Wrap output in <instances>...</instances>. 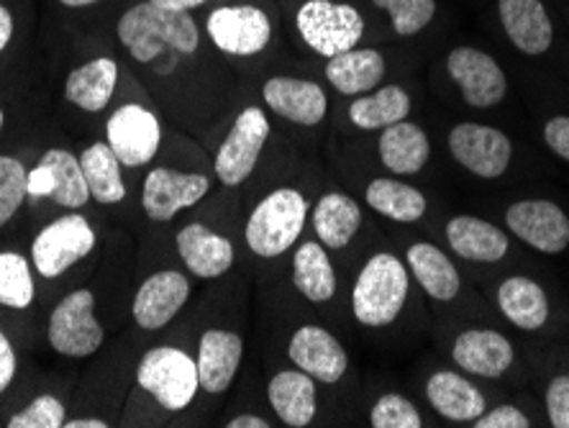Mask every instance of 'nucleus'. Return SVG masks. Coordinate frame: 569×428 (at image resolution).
Listing matches in <instances>:
<instances>
[{"mask_svg":"<svg viewBox=\"0 0 569 428\" xmlns=\"http://www.w3.org/2000/svg\"><path fill=\"white\" fill-rule=\"evenodd\" d=\"M244 355V341L239 334L208 329L198 341V377L200 388L211 396H221L231 388L233 377Z\"/></svg>","mask_w":569,"mask_h":428,"instance_id":"nucleus-18","label":"nucleus"},{"mask_svg":"<svg viewBox=\"0 0 569 428\" xmlns=\"http://www.w3.org/2000/svg\"><path fill=\"white\" fill-rule=\"evenodd\" d=\"M431 147L421 126L411 121H398L385 126L380 137V159L390 172L416 175L429 162Z\"/></svg>","mask_w":569,"mask_h":428,"instance_id":"nucleus-26","label":"nucleus"},{"mask_svg":"<svg viewBox=\"0 0 569 428\" xmlns=\"http://www.w3.org/2000/svg\"><path fill=\"white\" fill-rule=\"evenodd\" d=\"M96 249V231L80 213L60 216L31 241V262L41 277L54 280Z\"/></svg>","mask_w":569,"mask_h":428,"instance_id":"nucleus-7","label":"nucleus"},{"mask_svg":"<svg viewBox=\"0 0 569 428\" xmlns=\"http://www.w3.org/2000/svg\"><path fill=\"white\" fill-rule=\"evenodd\" d=\"M408 265H411L418 285H421L431 298L437 300L457 298L462 280H459L457 267L451 265V259L443 255L439 247L426 245V241L413 245L408 249Z\"/></svg>","mask_w":569,"mask_h":428,"instance_id":"nucleus-32","label":"nucleus"},{"mask_svg":"<svg viewBox=\"0 0 569 428\" xmlns=\"http://www.w3.org/2000/svg\"><path fill=\"white\" fill-rule=\"evenodd\" d=\"M362 226V208L345 192H326L313 208V229L321 245L345 249Z\"/></svg>","mask_w":569,"mask_h":428,"instance_id":"nucleus-28","label":"nucleus"},{"mask_svg":"<svg viewBox=\"0 0 569 428\" xmlns=\"http://www.w3.org/2000/svg\"><path fill=\"white\" fill-rule=\"evenodd\" d=\"M49 344L62 357H90L103 347L106 331L96 318V296L88 288L72 290L54 306L47 329Z\"/></svg>","mask_w":569,"mask_h":428,"instance_id":"nucleus-6","label":"nucleus"},{"mask_svg":"<svg viewBox=\"0 0 569 428\" xmlns=\"http://www.w3.org/2000/svg\"><path fill=\"white\" fill-rule=\"evenodd\" d=\"M106 141L123 167L149 165L162 141V126L149 108L127 103L108 116Z\"/></svg>","mask_w":569,"mask_h":428,"instance_id":"nucleus-10","label":"nucleus"},{"mask_svg":"<svg viewBox=\"0 0 569 428\" xmlns=\"http://www.w3.org/2000/svg\"><path fill=\"white\" fill-rule=\"evenodd\" d=\"M41 162L54 175V203H60L67 211H80L88 200H93L90 198L86 175H82L80 157L67 152V149H47Z\"/></svg>","mask_w":569,"mask_h":428,"instance_id":"nucleus-35","label":"nucleus"},{"mask_svg":"<svg viewBox=\"0 0 569 428\" xmlns=\"http://www.w3.org/2000/svg\"><path fill=\"white\" fill-rule=\"evenodd\" d=\"M408 298V272L396 255L380 251L359 272L351 290V310L365 326H388Z\"/></svg>","mask_w":569,"mask_h":428,"instance_id":"nucleus-2","label":"nucleus"},{"mask_svg":"<svg viewBox=\"0 0 569 428\" xmlns=\"http://www.w3.org/2000/svg\"><path fill=\"white\" fill-rule=\"evenodd\" d=\"M3 121H6V113H3V108H0V131H3Z\"/></svg>","mask_w":569,"mask_h":428,"instance_id":"nucleus-51","label":"nucleus"},{"mask_svg":"<svg viewBox=\"0 0 569 428\" xmlns=\"http://www.w3.org/2000/svg\"><path fill=\"white\" fill-rule=\"evenodd\" d=\"M498 306L510 324L523 331H537L549 318V300L531 277H508L498 288Z\"/></svg>","mask_w":569,"mask_h":428,"instance_id":"nucleus-29","label":"nucleus"},{"mask_svg":"<svg viewBox=\"0 0 569 428\" xmlns=\"http://www.w3.org/2000/svg\"><path fill=\"white\" fill-rule=\"evenodd\" d=\"M80 167L86 175L90 198L100 206L121 203L127 198V185L121 178V159L113 155L108 141H96L80 155Z\"/></svg>","mask_w":569,"mask_h":428,"instance_id":"nucleus-30","label":"nucleus"},{"mask_svg":"<svg viewBox=\"0 0 569 428\" xmlns=\"http://www.w3.org/2000/svg\"><path fill=\"white\" fill-rule=\"evenodd\" d=\"M208 190H211V180L206 175L157 167L147 175L144 188H141V208L152 221L167 223L180 211L200 203Z\"/></svg>","mask_w":569,"mask_h":428,"instance_id":"nucleus-11","label":"nucleus"},{"mask_svg":"<svg viewBox=\"0 0 569 428\" xmlns=\"http://www.w3.org/2000/svg\"><path fill=\"white\" fill-rule=\"evenodd\" d=\"M16 351H13V344L8 341V337L3 331H0V396L11 388L13 377H16Z\"/></svg>","mask_w":569,"mask_h":428,"instance_id":"nucleus-45","label":"nucleus"},{"mask_svg":"<svg viewBox=\"0 0 569 428\" xmlns=\"http://www.w3.org/2000/svg\"><path fill=\"white\" fill-rule=\"evenodd\" d=\"M208 37L223 54L254 57L272 39V23L257 6H221L208 16Z\"/></svg>","mask_w":569,"mask_h":428,"instance_id":"nucleus-9","label":"nucleus"},{"mask_svg":"<svg viewBox=\"0 0 569 428\" xmlns=\"http://www.w3.org/2000/svg\"><path fill=\"white\" fill-rule=\"evenodd\" d=\"M267 139H270V121H267L262 108H244L233 121L231 131L226 133L219 152H216V178L226 188H237V185L247 182L252 178Z\"/></svg>","mask_w":569,"mask_h":428,"instance_id":"nucleus-8","label":"nucleus"},{"mask_svg":"<svg viewBox=\"0 0 569 428\" xmlns=\"http://www.w3.org/2000/svg\"><path fill=\"white\" fill-rule=\"evenodd\" d=\"M372 3L390 13L392 29L400 37H413V33L429 27L433 13H437L433 0H372Z\"/></svg>","mask_w":569,"mask_h":428,"instance_id":"nucleus-38","label":"nucleus"},{"mask_svg":"<svg viewBox=\"0 0 569 428\" xmlns=\"http://www.w3.org/2000/svg\"><path fill=\"white\" fill-rule=\"evenodd\" d=\"M190 298L188 277L178 270H162L147 277L133 296V321L144 331H159L180 313Z\"/></svg>","mask_w":569,"mask_h":428,"instance_id":"nucleus-15","label":"nucleus"},{"mask_svg":"<svg viewBox=\"0 0 569 428\" xmlns=\"http://www.w3.org/2000/svg\"><path fill=\"white\" fill-rule=\"evenodd\" d=\"M29 170L16 157L0 155V229L19 213L27 200Z\"/></svg>","mask_w":569,"mask_h":428,"instance_id":"nucleus-37","label":"nucleus"},{"mask_svg":"<svg viewBox=\"0 0 569 428\" xmlns=\"http://www.w3.org/2000/svg\"><path fill=\"white\" fill-rule=\"evenodd\" d=\"M116 37L141 64H152L167 49L192 54L200 44L198 23L188 11H170L152 0L131 6L116 23Z\"/></svg>","mask_w":569,"mask_h":428,"instance_id":"nucleus-1","label":"nucleus"},{"mask_svg":"<svg viewBox=\"0 0 569 428\" xmlns=\"http://www.w3.org/2000/svg\"><path fill=\"white\" fill-rule=\"evenodd\" d=\"M267 396L284 426L306 428L316 418V382L303 369H282L274 375Z\"/></svg>","mask_w":569,"mask_h":428,"instance_id":"nucleus-23","label":"nucleus"},{"mask_svg":"<svg viewBox=\"0 0 569 428\" xmlns=\"http://www.w3.org/2000/svg\"><path fill=\"white\" fill-rule=\"evenodd\" d=\"M292 282L300 296L311 303H326L337 292V272H333L331 259L326 257L323 245L306 241L292 257Z\"/></svg>","mask_w":569,"mask_h":428,"instance_id":"nucleus-31","label":"nucleus"},{"mask_svg":"<svg viewBox=\"0 0 569 428\" xmlns=\"http://www.w3.org/2000/svg\"><path fill=\"white\" fill-rule=\"evenodd\" d=\"M506 223L518 239L543 251V255H559L569 245V218L551 200H521L513 203L506 213Z\"/></svg>","mask_w":569,"mask_h":428,"instance_id":"nucleus-14","label":"nucleus"},{"mask_svg":"<svg viewBox=\"0 0 569 428\" xmlns=\"http://www.w3.org/2000/svg\"><path fill=\"white\" fill-rule=\"evenodd\" d=\"M27 196L29 198H52L54 196V175L44 162H41V159L33 170H29Z\"/></svg>","mask_w":569,"mask_h":428,"instance_id":"nucleus-44","label":"nucleus"},{"mask_svg":"<svg viewBox=\"0 0 569 428\" xmlns=\"http://www.w3.org/2000/svg\"><path fill=\"white\" fill-rule=\"evenodd\" d=\"M455 362L480 377H500L513 365V347L503 334L490 329H470L455 341Z\"/></svg>","mask_w":569,"mask_h":428,"instance_id":"nucleus-21","label":"nucleus"},{"mask_svg":"<svg viewBox=\"0 0 569 428\" xmlns=\"http://www.w3.org/2000/svg\"><path fill=\"white\" fill-rule=\"evenodd\" d=\"M288 355L298 369H303L313 380L326 385H337L349 365L347 351L339 339L321 329V326H300L292 334Z\"/></svg>","mask_w":569,"mask_h":428,"instance_id":"nucleus-16","label":"nucleus"},{"mask_svg":"<svg viewBox=\"0 0 569 428\" xmlns=\"http://www.w3.org/2000/svg\"><path fill=\"white\" fill-rule=\"evenodd\" d=\"M543 141L549 149L569 162V116H557L543 126Z\"/></svg>","mask_w":569,"mask_h":428,"instance_id":"nucleus-43","label":"nucleus"},{"mask_svg":"<svg viewBox=\"0 0 569 428\" xmlns=\"http://www.w3.org/2000/svg\"><path fill=\"white\" fill-rule=\"evenodd\" d=\"M116 82H119V64L111 57H98L67 74L64 98L80 111L100 113L111 103Z\"/></svg>","mask_w":569,"mask_h":428,"instance_id":"nucleus-22","label":"nucleus"},{"mask_svg":"<svg viewBox=\"0 0 569 428\" xmlns=\"http://www.w3.org/2000/svg\"><path fill=\"white\" fill-rule=\"evenodd\" d=\"M475 428H529L531 421L516 406H498L475 418Z\"/></svg>","mask_w":569,"mask_h":428,"instance_id":"nucleus-42","label":"nucleus"},{"mask_svg":"<svg viewBox=\"0 0 569 428\" xmlns=\"http://www.w3.org/2000/svg\"><path fill=\"white\" fill-rule=\"evenodd\" d=\"M426 398L437 408L439 416L459 424L475 421V418H480L488 410L482 392L467 377L449 372V369L429 377V382H426Z\"/></svg>","mask_w":569,"mask_h":428,"instance_id":"nucleus-24","label":"nucleus"},{"mask_svg":"<svg viewBox=\"0 0 569 428\" xmlns=\"http://www.w3.org/2000/svg\"><path fill=\"white\" fill-rule=\"evenodd\" d=\"M408 113H411V96L400 86H385L375 90L372 96L357 98L349 106L351 123L365 131L385 129V126L406 121Z\"/></svg>","mask_w":569,"mask_h":428,"instance_id":"nucleus-33","label":"nucleus"},{"mask_svg":"<svg viewBox=\"0 0 569 428\" xmlns=\"http://www.w3.org/2000/svg\"><path fill=\"white\" fill-rule=\"evenodd\" d=\"M152 3L162 6V8H170V11H192V8L203 6L206 0H152Z\"/></svg>","mask_w":569,"mask_h":428,"instance_id":"nucleus-48","label":"nucleus"},{"mask_svg":"<svg viewBox=\"0 0 569 428\" xmlns=\"http://www.w3.org/2000/svg\"><path fill=\"white\" fill-rule=\"evenodd\" d=\"M264 103L274 113L298 126H318L329 111V98L323 88L311 80L298 78H270L262 88Z\"/></svg>","mask_w":569,"mask_h":428,"instance_id":"nucleus-17","label":"nucleus"},{"mask_svg":"<svg viewBox=\"0 0 569 428\" xmlns=\"http://www.w3.org/2000/svg\"><path fill=\"white\" fill-rule=\"evenodd\" d=\"M308 200L292 188L272 190L247 221L244 239L257 257H280L296 245L306 226Z\"/></svg>","mask_w":569,"mask_h":428,"instance_id":"nucleus-3","label":"nucleus"},{"mask_svg":"<svg viewBox=\"0 0 569 428\" xmlns=\"http://www.w3.org/2000/svg\"><path fill=\"white\" fill-rule=\"evenodd\" d=\"M367 203H370L378 213L400 223H413L426 213L423 192L416 190L413 185L390 178L370 182V188H367Z\"/></svg>","mask_w":569,"mask_h":428,"instance_id":"nucleus-34","label":"nucleus"},{"mask_svg":"<svg viewBox=\"0 0 569 428\" xmlns=\"http://www.w3.org/2000/svg\"><path fill=\"white\" fill-rule=\"evenodd\" d=\"M372 428H421V414L408 398L398 396V392H388L378 402H375L370 414Z\"/></svg>","mask_w":569,"mask_h":428,"instance_id":"nucleus-39","label":"nucleus"},{"mask_svg":"<svg viewBox=\"0 0 569 428\" xmlns=\"http://www.w3.org/2000/svg\"><path fill=\"white\" fill-rule=\"evenodd\" d=\"M64 428H108L103 418H72V421H64Z\"/></svg>","mask_w":569,"mask_h":428,"instance_id":"nucleus-49","label":"nucleus"},{"mask_svg":"<svg viewBox=\"0 0 569 428\" xmlns=\"http://www.w3.org/2000/svg\"><path fill=\"white\" fill-rule=\"evenodd\" d=\"M385 74V60L378 49H347L326 62V78L345 96L372 90Z\"/></svg>","mask_w":569,"mask_h":428,"instance_id":"nucleus-27","label":"nucleus"},{"mask_svg":"<svg viewBox=\"0 0 569 428\" xmlns=\"http://www.w3.org/2000/svg\"><path fill=\"white\" fill-rule=\"evenodd\" d=\"M178 251L188 270L200 280L221 277L233 265L231 241L203 223H188L178 231Z\"/></svg>","mask_w":569,"mask_h":428,"instance_id":"nucleus-19","label":"nucleus"},{"mask_svg":"<svg viewBox=\"0 0 569 428\" xmlns=\"http://www.w3.org/2000/svg\"><path fill=\"white\" fill-rule=\"evenodd\" d=\"M449 247L472 262H498L508 251V237L498 226L475 216H457L447 223Z\"/></svg>","mask_w":569,"mask_h":428,"instance_id":"nucleus-25","label":"nucleus"},{"mask_svg":"<svg viewBox=\"0 0 569 428\" xmlns=\"http://www.w3.org/2000/svg\"><path fill=\"white\" fill-rule=\"evenodd\" d=\"M137 382L164 410H186L200 390L198 362L178 347L149 349L137 367Z\"/></svg>","mask_w":569,"mask_h":428,"instance_id":"nucleus-4","label":"nucleus"},{"mask_svg":"<svg viewBox=\"0 0 569 428\" xmlns=\"http://www.w3.org/2000/svg\"><path fill=\"white\" fill-rule=\"evenodd\" d=\"M449 149L462 167L477 178H500L508 170L510 139L500 129L482 123H459L449 133Z\"/></svg>","mask_w":569,"mask_h":428,"instance_id":"nucleus-12","label":"nucleus"},{"mask_svg":"<svg viewBox=\"0 0 569 428\" xmlns=\"http://www.w3.org/2000/svg\"><path fill=\"white\" fill-rule=\"evenodd\" d=\"M547 414L555 428H569V375H559L549 382Z\"/></svg>","mask_w":569,"mask_h":428,"instance_id":"nucleus-41","label":"nucleus"},{"mask_svg":"<svg viewBox=\"0 0 569 428\" xmlns=\"http://www.w3.org/2000/svg\"><path fill=\"white\" fill-rule=\"evenodd\" d=\"M226 428H270V424H267L264 418H259V416L244 414V416L231 418V421L226 424Z\"/></svg>","mask_w":569,"mask_h":428,"instance_id":"nucleus-47","label":"nucleus"},{"mask_svg":"<svg viewBox=\"0 0 569 428\" xmlns=\"http://www.w3.org/2000/svg\"><path fill=\"white\" fill-rule=\"evenodd\" d=\"M31 265L19 251H0V306L11 310H27L33 303Z\"/></svg>","mask_w":569,"mask_h":428,"instance_id":"nucleus-36","label":"nucleus"},{"mask_svg":"<svg viewBox=\"0 0 569 428\" xmlns=\"http://www.w3.org/2000/svg\"><path fill=\"white\" fill-rule=\"evenodd\" d=\"M60 3L67 8H88V6L98 3V0H60Z\"/></svg>","mask_w":569,"mask_h":428,"instance_id":"nucleus-50","label":"nucleus"},{"mask_svg":"<svg viewBox=\"0 0 569 428\" xmlns=\"http://www.w3.org/2000/svg\"><path fill=\"white\" fill-rule=\"evenodd\" d=\"M498 11L508 39L523 54L539 57L551 47L555 31L541 0H498Z\"/></svg>","mask_w":569,"mask_h":428,"instance_id":"nucleus-20","label":"nucleus"},{"mask_svg":"<svg viewBox=\"0 0 569 428\" xmlns=\"http://www.w3.org/2000/svg\"><path fill=\"white\" fill-rule=\"evenodd\" d=\"M11 39H13V13L0 3V52L11 44Z\"/></svg>","mask_w":569,"mask_h":428,"instance_id":"nucleus-46","label":"nucleus"},{"mask_svg":"<svg viewBox=\"0 0 569 428\" xmlns=\"http://www.w3.org/2000/svg\"><path fill=\"white\" fill-rule=\"evenodd\" d=\"M64 421L67 414L60 398L39 396L19 414L8 418V428H62Z\"/></svg>","mask_w":569,"mask_h":428,"instance_id":"nucleus-40","label":"nucleus"},{"mask_svg":"<svg viewBox=\"0 0 569 428\" xmlns=\"http://www.w3.org/2000/svg\"><path fill=\"white\" fill-rule=\"evenodd\" d=\"M296 23L306 44L323 57L355 49L365 33L362 13L333 0H306L298 8Z\"/></svg>","mask_w":569,"mask_h":428,"instance_id":"nucleus-5","label":"nucleus"},{"mask_svg":"<svg viewBox=\"0 0 569 428\" xmlns=\"http://www.w3.org/2000/svg\"><path fill=\"white\" fill-rule=\"evenodd\" d=\"M447 70L462 98L475 108H492L506 98L508 82L500 64L475 47H457L447 57Z\"/></svg>","mask_w":569,"mask_h":428,"instance_id":"nucleus-13","label":"nucleus"}]
</instances>
